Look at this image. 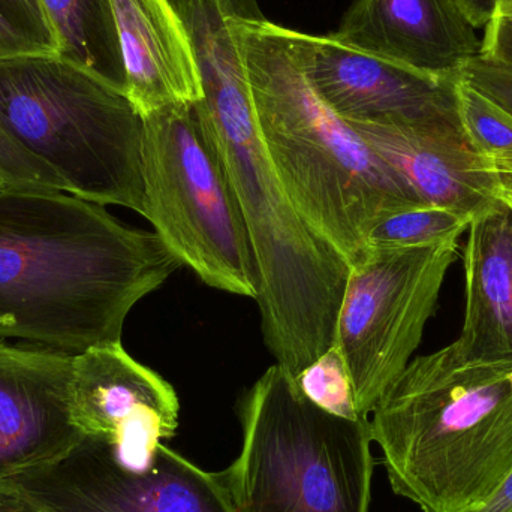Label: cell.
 <instances>
[{
    "instance_id": "6da1fadb",
    "label": "cell",
    "mask_w": 512,
    "mask_h": 512,
    "mask_svg": "<svg viewBox=\"0 0 512 512\" xmlns=\"http://www.w3.org/2000/svg\"><path fill=\"white\" fill-rule=\"evenodd\" d=\"M182 265L158 234L104 206L0 186V340L72 355L122 343L132 307Z\"/></svg>"
},
{
    "instance_id": "7a4b0ae2",
    "label": "cell",
    "mask_w": 512,
    "mask_h": 512,
    "mask_svg": "<svg viewBox=\"0 0 512 512\" xmlns=\"http://www.w3.org/2000/svg\"><path fill=\"white\" fill-rule=\"evenodd\" d=\"M245 57L259 137L289 200L354 264L385 216L421 206L411 186L307 83L289 29L243 18Z\"/></svg>"
},
{
    "instance_id": "3957f363",
    "label": "cell",
    "mask_w": 512,
    "mask_h": 512,
    "mask_svg": "<svg viewBox=\"0 0 512 512\" xmlns=\"http://www.w3.org/2000/svg\"><path fill=\"white\" fill-rule=\"evenodd\" d=\"M396 495L424 512L486 507L512 472V360L457 342L412 358L369 417Z\"/></svg>"
},
{
    "instance_id": "277c9868",
    "label": "cell",
    "mask_w": 512,
    "mask_h": 512,
    "mask_svg": "<svg viewBox=\"0 0 512 512\" xmlns=\"http://www.w3.org/2000/svg\"><path fill=\"white\" fill-rule=\"evenodd\" d=\"M0 128L68 194L146 216L144 119L119 87L57 54L0 57Z\"/></svg>"
},
{
    "instance_id": "5b68a950",
    "label": "cell",
    "mask_w": 512,
    "mask_h": 512,
    "mask_svg": "<svg viewBox=\"0 0 512 512\" xmlns=\"http://www.w3.org/2000/svg\"><path fill=\"white\" fill-rule=\"evenodd\" d=\"M239 457L221 472L237 512H369V420L313 405L274 364L240 402Z\"/></svg>"
},
{
    "instance_id": "8992f818",
    "label": "cell",
    "mask_w": 512,
    "mask_h": 512,
    "mask_svg": "<svg viewBox=\"0 0 512 512\" xmlns=\"http://www.w3.org/2000/svg\"><path fill=\"white\" fill-rule=\"evenodd\" d=\"M143 119L144 218L206 285L256 300L248 227L197 104L170 105Z\"/></svg>"
},
{
    "instance_id": "52a82bcc",
    "label": "cell",
    "mask_w": 512,
    "mask_h": 512,
    "mask_svg": "<svg viewBox=\"0 0 512 512\" xmlns=\"http://www.w3.org/2000/svg\"><path fill=\"white\" fill-rule=\"evenodd\" d=\"M459 242L430 246H372L349 270L334 346L354 390L358 417L406 369L438 309Z\"/></svg>"
},
{
    "instance_id": "ba28073f",
    "label": "cell",
    "mask_w": 512,
    "mask_h": 512,
    "mask_svg": "<svg viewBox=\"0 0 512 512\" xmlns=\"http://www.w3.org/2000/svg\"><path fill=\"white\" fill-rule=\"evenodd\" d=\"M51 512H237L221 474L203 471L164 444L143 469H129L99 439L59 462L0 481Z\"/></svg>"
},
{
    "instance_id": "9c48e42d",
    "label": "cell",
    "mask_w": 512,
    "mask_h": 512,
    "mask_svg": "<svg viewBox=\"0 0 512 512\" xmlns=\"http://www.w3.org/2000/svg\"><path fill=\"white\" fill-rule=\"evenodd\" d=\"M179 412L173 385L138 363L122 343L75 355L72 421L83 438L110 445L126 468L143 469L152 462L162 441L176 435Z\"/></svg>"
},
{
    "instance_id": "30bf717a",
    "label": "cell",
    "mask_w": 512,
    "mask_h": 512,
    "mask_svg": "<svg viewBox=\"0 0 512 512\" xmlns=\"http://www.w3.org/2000/svg\"><path fill=\"white\" fill-rule=\"evenodd\" d=\"M301 72L346 123L459 125L456 78H438L346 47L330 36L289 30Z\"/></svg>"
},
{
    "instance_id": "8fae6325",
    "label": "cell",
    "mask_w": 512,
    "mask_h": 512,
    "mask_svg": "<svg viewBox=\"0 0 512 512\" xmlns=\"http://www.w3.org/2000/svg\"><path fill=\"white\" fill-rule=\"evenodd\" d=\"M74 358L0 340V481L53 465L83 441L71 414Z\"/></svg>"
},
{
    "instance_id": "7c38bea8",
    "label": "cell",
    "mask_w": 512,
    "mask_h": 512,
    "mask_svg": "<svg viewBox=\"0 0 512 512\" xmlns=\"http://www.w3.org/2000/svg\"><path fill=\"white\" fill-rule=\"evenodd\" d=\"M331 39L403 68L459 77L481 53L465 0H354Z\"/></svg>"
},
{
    "instance_id": "4fadbf2b",
    "label": "cell",
    "mask_w": 512,
    "mask_h": 512,
    "mask_svg": "<svg viewBox=\"0 0 512 512\" xmlns=\"http://www.w3.org/2000/svg\"><path fill=\"white\" fill-rule=\"evenodd\" d=\"M429 206L480 215L502 200L505 176L451 123H348Z\"/></svg>"
},
{
    "instance_id": "5bb4252c",
    "label": "cell",
    "mask_w": 512,
    "mask_h": 512,
    "mask_svg": "<svg viewBox=\"0 0 512 512\" xmlns=\"http://www.w3.org/2000/svg\"><path fill=\"white\" fill-rule=\"evenodd\" d=\"M126 95L141 116L203 99L191 39L170 0H111Z\"/></svg>"
},
{
    "instance_id": "9a60e30c",
    "label": "cell",
    "mask_w": 512,
    "mask_h": 512,
    "mask_svg": "<svg viewBox=\"0 0 512 512\" xmlns=\"http://www.w3.org/2000/svg\"><path fill=\"white\" fill-rule=\"evenodd\" d=\"M463 268L460 351L471 360H512V212L504 200L472 218Z\"/></svg>"
},
{
    "instance_id": "2e32d148",
    "label": "cell",
    "mask_w": 512,
    "mask_h": 512,
    "mask_svg": "<svg viewBox=\"0 0 512 512\" xmlns=\"http://www.w3.org/2000/svg\"><path fill=\"white\" fill-rule=\"evenodd\" d=\"M57 56L126 93L125 69L111 0H41Z\"/></svg>"
},
{
    "instance_id": "e0dca14e",
    "label": "cell",
    "mask_w": 512,
    "mask_h": 512,
    "mask_svg": "<svg viewBox=\"0 0 512 512\" xmlns=\"http://www.w3.org/2000/svg\"><path fill=\"white\" fill-rule=\"evenodd\" d=\"M457 114L469 146L492 162L504 176H512V114L498 102L456 80Z\"/></svg>"
},
{
    "instance_id": "ac0fdd59",
    "label": "cell",
    "mask_w": 512,
    "mask_h": 512,
    "mask_svg": "<svg viewBox=\"0 0 512 512\" xmlns=\"http://www.w3.org/2000/svg\"><path fill=\"white\" fill-rule=\"evenodd\" d=\"M472 216L454 212L445 207H409L391 213L378 222L367 237V248L372 246H430L459 242L468 231Z\"/></svg>"
},
{
    "instance_id": "d6986e66",
    "label": "cell",
    "mask_w": 512,
    "mask_h": 512,
    "mask_svg": "<svg viewBox=\"0 0 512 512\" xmlns=\"http://www.w3.org/2000/svg\"><path fill=\"white\" fill-rule=\"evenodd\" d=\"M57 54L41 0H0V57Z\"/></svg>"
},
{
    "instance_id": "ffe728a7",
    "label": "cell",
    "mask_w": 512,
    "mask_h": 512,
    "mask_svg": "<svg viewBox=\"0 0 512 512\" xmlns=\"http://www.w3.org/2000/svg\"><path fill=\"white\" fill-rule=\"evenodd\" d=\"M294 382L300 393L318 408L348 420H363L358 417L351 379L336 346L316 358Z\"/></svg>"
},
{
    "instance_id": "44dd1931",
    "label": "cell",
    "mask_w": 512,
    "mask_h": 512,
    "mask_svg": "<svg viewBox=\"0 0 512 512\" xmlns=\"http://www.w3.org/2000/svg\"><path fill=\"white\" fill-rule=\"evenodd\" d=\"M460 77L512 114V66L480 53L462 69Z\"/></svg>"
},
{
    "instance_id": "7402d4cb",
    "label": "cell",
    "mask_w": 512,
    "mask_h": 512,
    "mask_svg": "<svg viewBox=\"0 0 512 512\" xmlns=\"http://www.w3.org/2000/svg\"><path fill=\"white\" fill-rule=\"evenodd\" d=\"M481 54L512 66V20L492 12L484 24Z\"/></svg>"
},
{
    "instance_id": "603a6c76",
    "label": "cell",
    "mask_w": 512,
    "mask_h": 512,
    "mask_svg": "<svg viewBox=\"0 0 512 512\" xmlns=\"http://www.w3.org/2000/svg\"><path fill=\"white\" fill-rule=\"evenodd\" d=\"M492 12L512 20V0H478L474 6V20L478 27H484Z\"/></svg>"
},
{
    "instance_id": "cb8c5ba5",
    "label": "cell",
    "mask_w": 512,
    "mask_h": 512,
    "mask_svg": "<svg viewBox=\"0 0 512 512\" xmlns=\"http://www.w3.org/2000/svg\"><path fill=\"white\" fill-rule=\"evenodd\" d=\"M0 512H51L39 507L35 502L0 487Z\"/></svg>"
},
{
    "instance_id": "d4e9b609",
    "label": "cell",
    "mask_w": 512,
    "mask_h": 512,
    "mask_svg": "<svg viewBox=\"0 0 512 512\" xmlns=\"http://www.w3.org/2000/svg\"><path fill=\"white\" fill-rule=\"evenodd\" d=\"M475 512H512V472L498 492L487 502L486 507Z\"/></svg>"
},
{
    "instance_id": "484cf974",
    "label": "cell",
    "mask_w": 512,
    "mask_h": 512,
    "mask_svg": "<svg viewBox=\"0 0 512 512\" xmlns=\"http://www.w3.org/2000/svg\"><path fill=\"white\" fill-rule=\"evenodd\" d=\"M502 200L508 204L512 212V176H505V189L502 194Z\"/></svg>"
},
{
    "instance_id": "4316f807",
    "label": "cell",
    "mask_w": 512,
    "mask_h": 512,
    "mask_svg": "<svg viewBox=\"0 0 512 512\" xmlns=\"http://www.w3.org/2000/svg\"><path fill=\"white\" fill-rule=\"evenodd\" d=\"M0 186H3V180H2V177H0Z\"/></svg>"
}]
</instances>
